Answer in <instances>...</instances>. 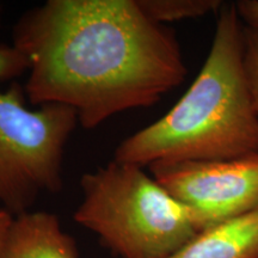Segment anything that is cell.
Instances as JSON below:
<instances>
[{
	"label": "cell",
	"mask_w": 258,
	"mask_h": 258,
	"mask_svg": "<svg viewBox=\"0 0 258 258\" xmlns=\"http://www.w3.org/2000/svg\"><path fill=\"white\" fill-rule=\"evenodd\" d=\"M12 40L28 101L69 106L85 129L157 104L188 72L176 31L138 0H47L19 17Z\"/></svg>",
	"instance_id": "obj_1"
},
{
	"label": "cell",
	"mask_w": 258,
	"mask_h": 258,
	"mask_svg": "<svg viewBox=\"0 0 258 258\" xmlns=\"http://www.w3.org/2000/svg\"><path fill=\"white\" fill-rule=\"evenodd\" d=\"M217 16L208 56L188 91L163 117L125 138L115 160L145 167L258 153V114L243 69L245 24L235 4L224 3Z\"/></svg>",
	"instance_id": "obj_2"
},
{
	"label": "cell",
	"mask_w": 258,
	"mask_h": 258,
	"mask_svg": "<svg viewBox=\"0 0 258 258\" xmlns=\"http://www.w3.org/2000/svg\"><path fill=\"white\" fill-rule=\"evenodd\" d=\"M74 220L121 258H170L198 235L192 213L144 167L112 160L80 178Z\"/></svg>",
	"instance_id": "obj_3"
},
{
	"label": "cell",
	"mask_w": 258,
	"mask_h": 258,
	"mask_svg": "<svg viewBox=\"0 0 258 258\" xmlns=\"http://www.w3.org/2000/svg\"><path fill=\"white\" fill-rule=\"evenodd\" d=\"M25 71V57L14 46L0 44V83ZM25 97L18 83L0 90V205L14 217L30 212L43 192L63 188L64 148L79 123L69 106L29 109Z\"/></svg>",
	"instance_id": "obj_4"
},
{
	"label": "cell",
	"mask_w": 258,
	"mask_h": 258,
	"mask_svg": "<svg viewBox=\"0 0 258 258\" xmlns=\"http://www.w3.org/2000/svg\"><path fill=\"white\" fill-rule=\"evenodd\" d=\"M151 173L192 213L200 231L258 207V153L224 160L154 163Z\"/></svg>",
	"instance_id": "obj_5"
},
{
	"label": "cell",
	"mask_w": 258,
	"mask_h": 258,
	"mask_svg": "<svg viewBox=\"0 0 258 258\" xmlns=\"http://www.w3.org/2000/svg\"><path fill=\"white\" fill-rule=\"evenodd\" d=\"M74 238L61 230L55 214L27 212L14 218L0 258H78Z\"/></svg>",
	"instance_id": "obj_6"
},
{
	"label": "cell",
	"mask_w": 258,
	"mask_h": 258,
	"mask_svg": "<svg viewBox=\"0 0 258 258\" xmlns=\"http://www.w3.org/2000/svg\"><path fill=\"white\" fill-rule=\"evenodd\" d=\"M170 258H258V207L200 232Z\"/></svg>",
	"instance_id": "obj_7"
},
{
	"label": "cell",
	"mask_w": 258,
	"mask_h": 258,
	"mask_svg": "<svg viewBox=\"0 0 258 258\" xmlns=\"http://www.w3.org/2000/svg\"><path fill=\"white\" fill-rule=\"evenodd\" d=\"M138 3L148 17L165 25L218 14L224 5L221 0H138Z\"/></svg>",
	"instance_id": "obj_8"
},
{
	"label": "cell",
	"mask_w": 258,
	"mask_h": 258,
	"mask_svg": "<svg viewBox=\"0 0 258 258\" xmlns=\"http://www.w3.org/2000/svg\"><path fill=\"white\" fill-rule=\"evenodd\" d=\"M243 69L253 108L258 114V28L244 27Z\"/></svg>",
	"instance_id": "obj_9"
},
{
	"label": "cell",
	"mask_w": 258,
	"mask_h": 258,
	"mask_svg": "<svg viewBox=\"0 0 258 258\" xmlns=\"http://www.w3.org/2000/svg\"><path fill=\"white\" fill-rule=\"evenodd\" d=\"M235 8L245 25L258 28V0H240Z\"/></svg>",
	"instance_id": "obj_10"
},
{
	"label": "cell",
	"mask_w": 258,
	"mask_h": 258,
	"mask_svg": "<svg viewBox=\"0 0 258 258\" xmlns=\"http://www.w3.org/2000/svg\"><path fill=\"white\" fill-rule=\"evenodd\" d=\"M14 215L10 214L5 209L0 208V250H2V246L10 230V226L14 221Z\"/></svg>",
	"instance_id": "obj_11"
}]
</instances>
